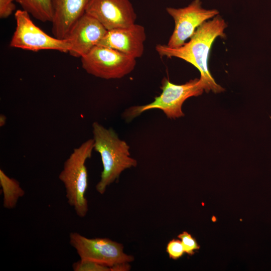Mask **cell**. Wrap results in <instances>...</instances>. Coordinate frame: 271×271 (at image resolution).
<instances>
[{
  "mask_svg": "<svg viewBox=\"0 0 271 271\" xmlns=\"http://www.w3.org/2000/svg\"><path fill=\"white\" fill-rule=\"evenodd\" d=\"M166 251L170 258L177 259L181 257L185 252L181 240L173 239L167 245Z\"/></svg>",
  "mask_w": 271,
  "mask_h": 271,
  "instance_id": "cell-17",
  "label": "cell"
},
{
  "mask_svg": "<svg viewBox=\"0 0 271 271\" xmlns=\"http://www.w3.org/2000/svg\"><path fill=\"white\" fill-rule=\"evenodd\" d=\"M85 13L97 19L107 31L129 27L137 19L130 0H90Z\"/></svg>",
  "mask_w": 271,
  "mask_h": 271,
  "instance_id": "cell-9",
  "label": "cell"
},
{
  "mask_svg": "<svg viewBox=\"0 0 271 271\" xmlns=\"http://www.w3.org/2000/svg\"><path fill=\"white\" fill-rule=\"evenodd\" d=\"M184 247L185 252L190 255H193L195 250L200 248L196 239L186 231H183L178 235Z\"/></svg>",
  "mask_w": 271,
  "mask_h": 271,
  "instance_id": "cell-16",
  "label": "cell"
},
{
  "mask_svg": "<svg viewBox=\"0 0 271 271\" xmlns=\"http://www.w3.org/2000/svg\"><path fill=\"white\" fill-rule=\"evenodd\" d=\"M7 120L6 116L4 114H1L0 115V126H4Z\"/></svg>",
  "mask_w": 271,
  "mask_h": 271,
  "instance_id": "cell-20",
  "label": "cell"
},
{
  "mask_svg": "<svg viewBox=\"0 0 271 271\" xmlns=\"http://www.w3.org/2000/svg\"><path fill=\"white\" fill-rule=\"evenodd\" d=\"M88 73L105 79H120L131 72L136 59L116 50L96 45L81 58Z\"/></svg>",
  "mask_w": 271,
  "mask_h": 271,
  "instance_id": "cell-6",
  "label": "cell"
},
{
  "mask_svg": "<svg viewBox=\"0 0 271 271\" xmlns=\"http://www.w3.org/2000/svg\"><path fill=\"white\" fill-rule=\"evenodd\" d=\"M30 15L24 10L15 13L16 27L10 43L13 48L32 51L52 50L69 52L72 44L69 39L53 37L35 25Z\"/></svg>",
  "mask_w": 271,
  "mask_h": 271,
  "instance_id": "cell-5",
  "label": "cell"
},
{
  "mask_svg": "<svg viewBox=\"0 0 271 271\" xmlns=\"http://www.w3.org/2000/svg\"><path fill=\"white\" fill-rule=\"evenodd\" d=\"M161 88L162 93L153 102L126 109L123 113L125 119L130 121L143 112L153 109H161L170 119L184 116L182 106L184 101L189 97L201 95L205 91L206 86L200 78L177 85L165 77L162 80Z\"/></svg>",
  "mask_w": 271,
  "mask_h": 271,
  "instance_id": "cell-4",
  "label": "cell"
},
{
  "mask_svg": "<svg viewBox=\"0 0 271 271\" xmlns=\"http://www.w3.org/2000/svg\"><path fill=\"white\" fill-rule=\"evenodd\" d=\"M74 271H110V267L86 260L80 259L72 265Z\"/></svg>",
  "mask_w": 271,
  "mask_h": 271,
  "instance_id": "cell-15",
  "label": "cell"
},
{
  "mask_svg": "<svg viewBox=\"0 0 271 271\" xmlns=\"http://www.w3.org/2000/svg\"><path fill=\"white\" fill-rule=\"evenodd\" d=\"M69 243L80 259L94 261L111 267L132 262L134 258L125 253L122 244L108 238H87L76 232L69 234Z\"/></svg>",
  "mask_w": 271,
  "mask_h": 271,
  "instance_id": "cell-7",
  "label": "cell"
},
{
  "mask_svg": "<svg viewBox=\"0 0 271 271\" xmlns=\"http://www.w3.org/2000/svg\"><path fill=\"white\" fill-rule=\"evenodd\" d=\"M90 0H52V31L55 37L66 39L75 22L85 13Z\"/></svg>",
  "mask_w": 271,
  "mask_h": 271,
  "instance_id": "cell-12",
  "label": "cell"
},
{
  "mask_svg": "<svg viewBox=\"0 0 271 271\" xmlns=\"http://www.w3.org/2000/svg\"><path fill=\"white\" fill-rule=\"evenodd\" d=\"M107 31L97 19L85 13L74 24L67 37L72 44L69 53L81 58L98 44Z\"/></svg>",
  "mask_w": 271,
  "mask_h": 271,
  "instance_id": "cell-10",
  "label": "cell"
},
{
  "mask_svg": "<svg viewBox=\"0 0 271 271\" xmlns=\"http://www.w3.org/2000/svg\"><path fill=\"white\" fill-rule=\"evenodd\" d=\"M146 40L144 27L135 23L107 31L97 45L116 50L136 59L144 54Z\"/></svg>",
  "mask_w": 271,
  "mask_h": 271,
  "instance_id": "cell-11",
  "label": "cell"
},
{
  "mask_svg": "<svg viewBox=\"0 0 271 271\" xmlns=\"http://www.w3.org/2000/svg\"><path fill=\"white\" fill-rule=\"evenodd\" d=\"M110 268V271H128L131 267L128 262H123L115 264Z\"/></svg>",
  "mask_w": 271,
  "mask_h": 271,
  "instance_id": "cell-19",
  "label": "cell"
},
{
  "mask_svg": "<svg viewBox=\"0 0 271 271\" xmlns=\"http://www.w3.org/2000/svg\"><path fill=\"white\" fill-rule=\"evenodd\" d=\"M30 15L42 22H52L53 9L52 0H15Z\"/></svg>",
  "mask_w": 271,
  "mask_h": 271,
  "instance_id": "cell-14",
  "label": "cell"
},
{
  "mask_svg": "<svg viewBox=\"0 0 271 271\" xmlns=\"http://www.w3.org/2000/svg\"><path fill=\"white\" fill-rule=\"evenodd\" d=\"M94 150L93 139H89L75 148L64 163L59 175L63 183L66 198L77 215L84 217L88 211L85 193L88 187V173L85 163Z\"/></svg>",
  "mask_w": 271,
  "mask_h": 271,
  "instance_id": "cell-3",
  "label": "cell"
},
{
  "mask_svg": "<svg viewBox=\"0 0 271 271\" xmlns=\"http://www.w3.org/2000/svg\"><path fill=\"white\" fill-rule=\"evenodd\" d=\"M92 128L94 150L99 153L103 166L96 190L103 194L123 171L136 167L138 163L130 157L129 146L112 128H106L96 121L93 123Z\"/></svg>",
  "mask_w": 271,
  "mask_h": 271,
  "instance_id": "cell-2",
  "label": "cell"
},
{
  "mask_svg": "<svg viewBox=\"0 0 271 271\" xmlns=\"http://www.w3.org/2000/svg\"><path fill=\"white\" fill-rule=\"evenodd\" d=\"M227 26L224 20L218 15L200 26L190 41L182 46L171 48L167 45L158 44L156 51L161 57H176L191 64L200 72V79L206 86V92H221L224 89L215 81L210 73L208 62L213 42L218 37H225L224 31Z\"/></svg>",
  "mask_w": 271,
  "mask_h": 271,
  "instance_id": "cell-1",
  "label": "cell"
},
{
  "mask_svg": "<svg viewBox=\"0 0 271 271\" xmlns=\"http://www.w3.org/2000/svg\"><path fill=\"white\" fill-rule=\"evenodd\" d=\"M15 0H0V18L5 19L12 14L16 9Z\"/></svg>",
  "mask_w": 271,
  "mask_h": 271,
  "instance_id": "cell-18",
  "label": "cell"
},
{
  "mask_svg": "<svg viewBox=\"0 0 271 271\" xmlns=\"http://www.w3.org/2000/svg\"><path fill=\"white\" fill-rule=\"evenodd\" d=\"M0 185L3 196V207L7 209L15 208L19 200L23 197L25 193L19 182L9 177L1 169Z\"/></svg>",
  "mask_w": 271,
  "mask_h": 271,
  "instance_id": "cell-13",
  "label": "cell"
},
{
  "mask_svg": "<svg viewBox=\"0 0 271 271\" xmlns=\"http://www.w3.org/2000/svg\"><path fill=\"white\" fill-rule=\"evenodd\" d=\"M166 11L175 22L174 31L167 45L171 48L182 46L200 26L219 14L217 10L203 8L200 0H194L183 8L168 7Z\"/></svg>",
  "mask_w": 271,
  "mask_h": 271,
  "instance_id": "cell-8",
  "label": "cell"
}]
</instances>
